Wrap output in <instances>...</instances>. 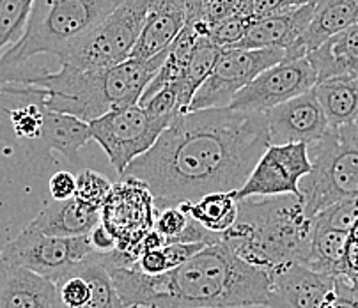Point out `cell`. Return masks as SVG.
Masks as SVG:
<instances>
[{
    "instance_id": "6da1fadb",
    "label": "cell",
    "mask_w": 358,
    "mask_h": 308,
    "mask_svg": "<svg viewBox=\"0 0 358 308\" xmlns=\"http://www.w3.org/2000/svg\"><path fill=\"white\" fill-rule=\"evenodd\" d=\"M270 145L266 114L231 108L188 112L176 115L157 144L121 177L144 183L162 211L204 195L238 191Z\"/></svg>"
},
{
    "instance_id": "836d02e7",
    "label": "cell",
    "mask_w": 358,
    "mask_h": 308,
    "mask_svg": "<svg viewBox=\"0 0 358 308\" xmlns=\"http://www.w3.org/2000/svg\"><path fill=\"white\" fill-rule=\"evenodd\" d=\"M50 195L54 200H68L75 197L76 191V175L68 170L55 172L48 181Z\"/></svg>"
},
{
    "instance_id": "8fae6325",
    "label": "cell",
    "mask_w": 358,
    "mask_h": 308,
    "mask_svg": "<svg viewBox=\"0 0 358 308\" xmlns=\"http://www.w3.org/2000/svg\"><path fill=\"white\" fill-rule=\"evenodd\" d=\"M155 211L149 188L137 179L121 177L101 207V223L117 240V250L137 261L138 243L155 228Z\"/></svg>"
},
{
    "instance_id": "d590c367",
    "label": "cell",
    "mask_w": 358,
    "mask_h": 308,
    "mask_svg": "<svg viewBox=\"0 0 358 308\" xmlns=\"http://www.w3.org/2000/svg\"><path fill=\"white\" fill-rule=\"evenodd\" d=\"M135 266H137L138 271H142L144 274H149V277L164 274L169 271L167 255H165L164 248L145 251V254H142L141 257H138Z\"/></svg>"
},
{
    "instance_id": "5bb4252c",
    "label": "cell",
    "mask_w": 358,
    "mask_h": 308,
    "mask_svg": "<svg viewBox=\"0 0 358 308\" xmlns=\"http://www.w3.org/2000/svg\"><path fill=\"white\" fill-rule=\"evenodd\" d=\"M336 277L294 263L270 273L268 308H324L336 293Z\"/></svg>"
},
{
    "instance_id": "d6a6232c",
    "label": "cell",
    "mask_w": 358,
    "mask_h": 308,
    "mask_svg": "<svg viewBox=\"0 0 358 308\" xmlns=\"http://www.w3.org/2000/svg\"><path fill=\"white\" fill-rule=\"evenodd\" d=\"M316 2L317 0H243L241 13L250 16L252 20H257L268 15H275V13L301 8V6L316 4Z\"/></svg>"
},
{
    "instance_id": "7402d4cb",
    "label": "cell",
    "mask_w": 358,
    "mask_h": 308,
    "mask_svg": "<svg viewBox=\"0 0 358 308\" xmlns=\"http://www.w3.org/2000/svg\"><path fill=\"white\" fill-rule=\"evenodd\" d=\"M91 142L89 124L80 119L48 110L41 142L36 149L43 152L59 151L71 165L80 161V149Z\"/></svg>"
},
{
    "instance_id": "30bf717a",
    "label": "cell",
    "mask_w": 358,
    "mask_h": 308,
    "mask_svg": "<svg viewBox=\"0 0 358 308\" xmlns=\"http://www.w3.org/2000/svg\"><path fill=\"white\" fill-rule=\"evenodd\" d=\"M87 124L91 140L98 142L119 175L157 144L165 131L164 126L152 122L138 105L108 112Z\"/></svg>"
},
{
    "instance_id": "ac0fdd59",
    "label": "cell",
    "mask_w": 358,
    "mask_h": 308,
    "mask_svg": "<svg viewBox=\"0 0 358 308\" xmlns=\"http://www.w3.org/2000/svg\"><path fill=\"white\" fill-rule=\"evenodd\" d=\"M358 23V0H317L305 34L286 52L284 61L307 57L324 41Z\"/></svg>"
},
{
    "instance_id": "e575fe53",
    "label": "cell",
    "mask_w": 358,
    "mask_h": 308,
    "mask_svg": "<svg viewBox=\"0 0 358 308\" xmlns=\"http://www.w3.org/2000/svg\"><path fill=\"white\" fill-rule=\"evenodd\" d=\"M324 308H358V289L344 277H337L336 293Z\"/></svg>"
},
{
    "instance_id": "4316f807",
    "label": "cell",
    "mask_w": 358,
    "mask_h": 308,
    "mask_svg": "<svg viewBox=\"0 0 358 308\" xmlns=\"http://www.w3.org/2000/svg\"><path fill=\"white\" fill-rule=\"evenodd\" d=\"M78 271L87 278L91 287V300L85 308H126L105 266L103 255L92 251L78 264Z\"/></svg>"
},
{
    "instance_id": "1f68e13d",
    "label": "cell",
    "mask_w": 358,
    "mask_h": 308,
    "mask_svg": "<svg viewBox=\"0 0 358 308\" xmlns=\"http://www.w3.org/2000/svg\"><path fill=\"white\" fill-rule=\"evenodd\" d=\"M188 221H190V217L179 205L165 207V210L158 211L157 218H155V230L164 237L165 244H167L183 234Z\"/></svg>"
},
{
    "instance_id": "ba28073f",
    "label": "cell",
    "mask_w": 358,
    "mask_h": 308,
    "mask_svg": "<svg viewBox=\"0 0 358 308\" xmlns=\"http://www.w3.org/2000/svg\"><path fill=\"white\" fill-rule=\"evenodd\" d=\"M286 59L284 50L222 48L204 84L195 92L188 112L227 108L234 96L255 76Z\"/></svg>"
},
{
    "instance_id": "52a82bcc",
    "label": "cell",
    "mask_w": 358,
    "mask_h": 308,
    "mask_svg": "<svg viewBox=\"0 0 358 308\" xmlns=\"http://www.w3.org/2000/svg\"><path fill=\"white\" fill-rule=\"evenodd\" d=\"M149 11V0H122L85 38L59 57L61 66L78 71H101L128 61Z\"/></svg>"
},
{
    "instance_id": "cb8c5ba5",
    "label": "cell",
    "mask_w": 358,
    "mask_h": 308,
    "mask_svg": "<svg viewBox=\"0 0 358 308\" xmlns=\"http://www.w3.org/2000/svg\"><path fill=\"white\" fill-rule=\"evenodd\" d=\"M348 241H350V234L313 225L309 257L305 266L320 273L330 274V277L346 278Z\"/></svg>"
},
{
    "instance_id": "4dcf8cb0",
    "label": "cell",
    "mask_w": 358,
    "mask_h": 308,
    "mask_svg": "<svg viewBox=\"0 0 358 308\" xmlns=\"http://www.w3.org/2000/svg\"><path fill=\"white\" fill-rule=\"evenodd\" d=\"M252 22H254V20H252L250 16L240 13V15L224 20V22L217 23V25L208 29L206 38L210 39L213 45H217L218 48H231V46L238 45V43L245 38V34H247L248 29H250Z\"/></svg>"
},
{
    "instance_id": "4fadbf2b",
    "label": "cell",
    "mask_w": 358,
    "mask_h": 308,
    "mask_svg": "<svg viewBox=\"0 0 358 308\" xmlns=\"http://www.w3.org/2000/svg\"><path fill=\"white\" fill-rule=\"evenodd\" d=\"M317 76L309 59L282 61L266 69L241 89L227 108L250 114H266L271 108L313 91Z\"/></svg>"
},
{
    "instance_id": "3957f363",
    "label": "cell",
    "mask_w": 358,
    "mask_h": 308,
    "mask_svg": "<svg viewBox=\"0 0 358 308\" xmlns=\"http://www.w3.org/2000/svg\"><path fill=\"white\" fill-rule=\"evenodd\" d=\"M165 57L167 52L149 61L128 59L101 71H78L69 66H61L52 73L22 71L11 82L45 89L48 110L91 122L108 112L138 105L142 92L160 71Z\"/></svg>"
},
{
    "instance_id": "d4e9b609",
    "label": "cell",
    "mask_w": 358,
    "mask_h": 308,
    "mask_svg": "<svg viewBox=\"0 0 358 308\" xmlns=\"http://www.w3.org/2000/svg\"><path fill=\"white\" fill-rule=\"evenodd\" d=\"M179 207L197 223L210 230L211 234L222 236L236 223L238 200L231 193H210L195 202H183Z\"/></svg>"
},
{
    "instance_id": "9c48e42d",
    "label": "cell",
    "mask_w": 358,
    "mask_h": 308,
    "mask_svg": "<svg viewBox=\"0 0 358 308\" xmlns=\"http://www.w3.org/2000/svg\"><path fill=\"white\" fill-rule=\"evenodd\" d=\"M92 251L89 236L54 237L25 227L15 240L4 244L0 257L11 266L32 271L55 284Z\"/></svg>"
},
{
    "instance_id": "e0dca14e",
    "label": "cell",
    "mask_w": 358,
    "mask_h": 308,
    "mask_svg": "<svg viewBox=\"0 0 358 308\" xmlns=\"http://www.w3.org/2000/svg\"><path fill=\"white\" fill-rule=\"evenodd\" d=\"M314 6L316 4L301 6V8L254 20L245 38L231 48L284 50L287 52L309 27Z\"/></svg>"
},
{
    "instance_id": "8992f818",
    "label": "cell",
    "mask_w": 358,
    "mask_h": 308,
    "mask_svg": "<svg viewBox=\"0 0 358 308\" xmlns=\"http://www.w3.org/2000/svg\"><path fill=\"white\" fill-rule=\"evenodd\" d=\"M313 170L301 179L300 197L310 221L323 210L358 198V126L330 128L313 147Z\"/></svg>"
},
{
    "instance_id": "f1b7e54d",
    "label": "cell",
    "mask_w": 358,
    "mask_h": 308,
    "mask_svg": "<svg viewBox=\"0 0 358 308\" xmlns=\"http://www.w3.org/2000/svg\"><path fill=\"white\" fill-rule=\"evenodd\" d=\"M110 190L112 183L99 172L85 168V170L78 172V175H76L75 198L80 200L82 204L89 205V207L101 211L108 195H110Z\"/></svg>"
},
{
    "instance_id": "d6986e66",
    "label": "cell",
    "mask_w": 358,
    "mask_h": 308,
    "mask_svg": "<svg viewBox=\"0 0 358 308\" xmlns=\"http://www.w3.org/2000/svg\"><path fill=\"white\" fill-rule=\"evenodd\" d=\"M0 308H55V284L0 257Z\"/></svg>"
},
{
    "instance_id": "ffe728a7",
    "label": "cell",
    "mask_w": 358,
    "mask_h": 308,
    "mask_svg": "<svg viewBox=\"0 0 358 308\" xmlns=\"http://www.w3.org/2000/svg\"><path fill=\"white\" fill-rule=\"evenodd\" d=\"M101 221V211L89 207L76 200H54L27 225L34 233L54 237H82L89 236L92 228Z\"/></svg>"
},
{
    "instance_id": "2e32d148",
    "label": "cell",
    "mask_w": 358,
    "mask_h": 308,
    "mask_svg": "<svg viewBox=\"0 0 358 308\" xmlns=\"http://www.w3.org/2000/svg\"><path fill=\"white\" fill-rule=\"evenodd\" d=\"M187 25V0H149V11L130 59L149 61L171 48Z\"/></svg>"
},
{
    "instance_id": "277c9868",
    "label": "cell",
    "mask_w": 358,
    "mask_h": 308,
    "mask_svg": "<svg viewBox=\"0 0 358 308\" xmlns=\"http://www.w3.org/2000/svg\"><path fill=\"white\" fill-rule=\"evenodd\" d=\"M313 221L294 195L248 197L238 200L236 223L222 234L234 254L259 270L307 263Z\"/></svg>"
},
{
    "instance_id": "603a6c76",
    "label": "cell",
    "mask_w": 358,
    "mask_h": 308,
    "mask_svg": "<svg viewBox=\"0 0 358 308\" xmlns=\"http://www.w3.org/2000/svg\"><path fill=\"white\" fill-rule=\"evenodd\" d=\"M330 128L355 124L358 119V78L336 76L320 82L314 87Z\"/></svg>"
},
{
    "instance_id": "9a60e30c",
    "label": "cell",
    "mask_w": 358,
    "mask_h": 308,
    "mask_svg": "<svg viewBox=\"0 0 358 308\" xmlns=\"http://www.w3.org/2000/svg\"><path fill=\"white\" fill-rule=\"evenodd\" d=\"M266 117L271 145L316 144L330 130L314 89L268 110Z\"/></svg>"
},
{
    "instance_id": "f546056e",
    "label": "cell",
    "mask_w": 358,
    "mask_h": 308,
    "mask_svg": "<svg viewBox=\"0 0 358 308\" xmlns=\"http://www.w3.org/2000/svg\"><path fill=\"white\" fill-rule=\"evenodd\" d=\"M313 225L339 230L344 234L353 233V228L358 225V198H348V200L331 204L314 218Z\"/></svg>"
},
{
    "instance_id": "484cf974",
    "label": "cell",
    "mask_w": 358,
    "mask_h": 308,
    "mask_svg": "<svg viewBox=\"0 0 358 308\" xmlns=\"http://www.w3.org/2000/svg\"><path fill=\"white\" fill-rule=\"evenodd\" d=\"M220 50L222 48L213 45L206 36H201L195 41L190 61H188L183 75L179 78L178 85H176V91H178V115L188 114L192 99H194L195 92L199 91V87L204 84V80L210 75Z\"/></svg>"
},
{
    "instance_id": "7c38bea8",
    "label": "cell",
    "mask_w": 358,
    "mask_h": 308,
    "mask_svg": "<svg viewBox=\"0 0 358 308\" xmlns=\"http://www.w3.org/2000/svg\"><path fill=\"white\" fill-rule=\"evenodd\" d=\"M313 170L307 144L270 145L255 163L243 186L233 191L234 198L278 197L294 195L300 197L301 179ZM301 198V197H300Z\"/></svg>"
},
{
    "instance_id": "74e56055",
    "label": "cell",
    "mask_w": 358,
    "mask_h": 308,
    "mask_svg": "<svg viewBox=\"0 0 358 308\" xmlns=\"http://www.w3.org/2000/svg\"><path fill=\"white\" fill-rule=\"evenodd\" d=\"M355 124H357V126H358V119H357V121H355Z\"/></svg>"
},
{
    "instance_id": "5b68a950",
    "label": "cell",
    "mask_w": 358,
    "mask_h": 308,
    "mask_svg": "<svg viewBox=\"0 0 358 308\" xmlns=\"http://www.w3.org/2000/svg\"><path fill=\"white\" fill-rule=\"evenodd\" d=\"M122 0H36L25 34L0 55V84H8L36 55L61 57L94 31Z\"/></svg>"
},
{
    "instance_id": "7a4b0ae2",
    "label": "cell",
    "mask_w": 358,
    "mask_h": 308,
    "mask_svg": "<svg viewBox=\"0 0 358 308\" xmlns=\"http://www.w3.org/2000/svg\"><path fill=\"white\" fill-rule=\"evenodd\" d=\"M103 255L126 308H245L266 307L270 273L240 259L224 240L208 244L190 261L149 277L122 266L117 250Z\"/></svg>"
},
{
    "instance_id": "83f0119b",
    "label": "cell",
    "mask_w": 358,
    "mask_h": 308,
    "mask_svg": "<svg viewBox=\"0 0 358 308\" xmlns=\"http://www.w3.org/2000/svg\"><path fill=\"white\" fill-rule=\"evenodd\" d=\"M36 0H0V52L22 39Z\"/></svg>"
},
{
    "instance_id": "44dd1931",
    "label": "cell",
    "mask_w": 358,
    "mask_h": 308,
    "mask_svg": "<svg viewBox=\"0 0 358 308\" xmlns=\"http://www.w3.org/2000/svg\"><path fill=\"white\" fill-rule=\"evenodd\" d=\"M307 59L316 71L317 84L336 76L358 78V23L324 41Z\"/></svg>"
},
{
    "instance_id": "8d00e7d4",
    "label": "cell",
    "mask_w": 358,
    "mask_h": 308,
    "mask_svg": "<svg viewBox=\"0 0 358 308\" xmlns=\"http://www.w3.org/2000/svg\"><path fill=\"white\" fill-rule=\"evenodd\" d=\"M89 241H91L92 250L98 254H110V251L117 250V240L101 221L89 233Z\"/></svg>"
}]
</instances>
